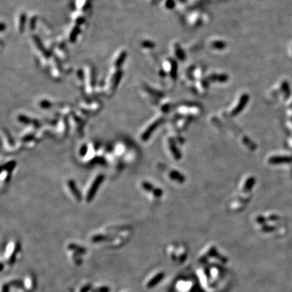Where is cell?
Wrapping results in <instances>:
<instances>
[{
    "instance_id": "obj_1",
    "label": "cell",
    "mask_w": 292,
    "mask_h": 292,
    "mask_svg": "<svg viewBox=\"0 0 292 292\" xmlns=\"http://www.w3.org/2000/svg\"><path fill=\"white\" fill-rule=\"evenodd\" d=\"M19 247V243L17 242H11L7 245L6 248V261L8 263H12L15 261V257L17 254L18 252L20 251V248Z\"/></svg>"
},
{
    "instance_id": "obj_2",
    "label": "cell",
    "mask_w": 292,
    "mask_h": 292,
    "mask_svg": "<svg viewBox=\"0 0 292 292\" xmlns=\"http://www.w3.org/2000/svg\"><path fill=\"white\" fill-rule=\"evenodd\" d=\"M162 278V274H158L154 276L151 279H150V280H149V281L147 282V283H146V287L150 289V288H152V287H154V286H155V285H157V284L159 282H160Z\"/></svg>"
},
{
    "instance_id": "obj_3",
    "label": "cell",
    "mask_w": 292,
    "mask_h": 292,
    "mask_svg": "<svg viewBox=\"0 0 292 292\" xmlns=\"http://www.w3.org/2000/svg\"><path fill=\"white\" fill-rule=\"evenodd\" d=\"M97 292H108L109 291V288L106 286H101L98 289L96 290Z\"/></svg>"
},
{
    "instance_id": "obj_4",
    "label": "cell",
    "mask_w": 292,
    "mask_h": 292,
    "mask_svg": "<svg viewBox=\"0 0 292 292\" xmlns=\"http://www.w3.org/2000/svg\"><path fill=\"white\" fill-rule=\"evenodd\" d=\"M90 288H91L90 286L86 285V286H83V287L80 289V292H89V290H90Z\"/></svg>"
}]
</instances>
